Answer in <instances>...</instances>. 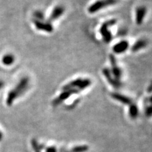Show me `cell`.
Here are the masks:
<instances>
[{"instance_id": "obj_11", "label": "cell", "mask_w": 152, "mask_h": 152, "mask_svg": "<svg viewBox=\"0 0 152 152\" xmlns=\"http://www.w3.org/2000/svg\"><path fill=\"white\" fill-rule=\"evenodd\" d=\"M129 42L126 40H122L118 42L115 45H114V46L112 48V50L114 52V53L120 55L125 53V52L127 51V50L129 49Z\"/></svg>"}, {"instance_id": "obj_6", "label": "cell", "mask_w": 152, "mask_h": 152, "mask_svg": "<svg viewBox=\"0 0 152 152\" xmlns=\"http://www.w3.org/2000/svg\"><path fill=\"white\" fill-rule=\"evenodd\" d=\"M32 22L37 30L46 33H51L54 30L52 23L48 20H37L33 19Z\"/></svg>"}, {"instance_id": "obj_9", "label": "cell", "mask_w": 152, "mask_h": 152, "mask_svg": "<svg viewBox=\"0 0 152 152\" xmlns=\"http://www.w3.org/2000/svg\"><path fill=\"white\" fill-rule=\"evenodd\" d=\"M65 11V8L64 6L58 5L55 7L53 10H52V11L48 18V21L52 22L58 20L59 18H60L64 15Z\"/></svg>"}, {"instance_id": "obj_4", "label": "cell", "mask_w": 152, "mask_h": 152, "mask_svg": "<svg viewBox=\"0 0 152 152\" xmlns=\"http://www.w3.org/2000/svg\"><path fill=\"white\" fill-rule=\"evenodd\" d=\"M117 3V0H98L88 7V11L90 14H94Z\"/></svg>"}, {"instance_id": "obj_16", "label": "cell", "mask_w": 152, "mask_h": 152, "mask_svg": "<svg viewBox=\"0 0 152 152\" xmlns=\"http://www.w3.org/2000/svg\"><path fill=\"white\" fill-rule=\"evenodd\" d=\"M89 150V146L88 145H77L75 146L70 150V152H86Z\"/></svg>"}, {"instance_id": "obj_15", "label": "cell", "mask_w": 152, "mask_h": 152, "mask_svg": "<svg viewBox=\"0 0 152 152\" xmlns=\"http://www.w3.org/2000/svg\"><path fill=\"white\" fill-rule=\"evenodd\" d=\"M15 58L13 55L8 53L4 55L2 58V63L3 65L6 66L12 65L14 62H15Z\"/></svg>"}, {"instance_id": "obj_19", "label": "cell", "mask_w": 152, "mask_h": 152, "mask_svg": "<svg viewBox=\"0 0 152 152\" xmlns=\"http://www.w3.org/2000/svg\"><path fill=\"white\" fill-rule=\"evenodd\" d=\"M152 113V107L151 104H146L145 108V114L146 117H150L151 116Z\"/></svg>"}, {"instance_id": "obj_13", "label": "cell", "mask_w": 152, "mask_h": 152, "mask_svg": "<svg viewBox=\"0 0 152 152\" xmlns=\"http://www.w3.org/2000/svg\"><path fill=\"white\" fill-rule=\"evenodd\" d=\"M148 45V41L146 39H140L137 40L131 47V51L136 53L141 50L145 49Z\"/></svg>"}, {"instance_id": "obj_18", "label": "cell", "mask_w": 152, "mask_h": 152, "mask_svg": "<svg viewBox=\"0 0 152 152\" xmlns=\"http://www.w3.org/2000/svg\"><path fill=\"white\" fill-rule=\"evenodd\" d=\"M31 145L33 151L34 152H41L42 150H41L39 147V144L37 140L32 139L31 141Z\"/></svg>"}, {"instance_id": "obj_17", "label": "cell", "mask_w": 152, "mask_h": 152, "mask_svg": "<svg viewBox=\"0 0 152 152\" xmlns=\"http://www.w3.org/2000/svg\"><path fill=\"white\" fill-rule=\"evenodd\" d=\"M33 17L34 20H45V14L42 11L36 10L33 13Z\"/></svg>"}, {"instance_id": "obj_7", "label": "cell", "mask_w": 152, "mask_h": 152, "mask_svg": "<svg viewBox=\"0 0 152 152\" xmlns=\"http://www.w3.org/2000/svg\"><path fill=\"white\" fill-rule=\"evenodd\" d=\"M103 75L107 79V82L115 89H119L122 86V83L121 80L116 79L112 75L110 69L108 68H104L102 70Z\"/></svg>"}, {"instance_id": "obj_20", "label": "cell", "mask_w": 152, "mask_h": 152, "mask_svg": "<svg viewBox=\"0 0 152 152\" xmlns=\"http://www.w3.org/2000/svg\"><path fill=\"white\" fill-rule=\"evenodd\" d=\"M45 151L46 152H56L57 150H56V148L55 146H51L46 147Z\"/></svg>"}, {"instance_id": "obj_24", "label": "cell", "mask_w": 152, "mask_h": 152, "mask_svg": "<svg viewBox=\"0 0 152 152\" xmlns=\"http://www.w3.org/2000/svg\"><path fill=\"white\" fill-rule=\"evenodd\" d=\"M65 152H70V151H65Z\"/></svg>"}, {"instance_id": "obj_8", "label": "cell", "mask_w": 152, "mask_h": 152, "mask_svg": "<svg viewBox=\"0 0 152 152\" xmlns=\"http://www.w3.org/2000/svg\"><path fill=\"white\" fill-rule=\"evenodd\" d=\"M109 58H110V62L112 66L110 71L112 75L116 79L121 80V79L122 75V72L121 69L118 66L117 64V61L115 56L113 55H110Z\"/></svg>"}, {"instance_id": "obj_5", "label": "cell", "mask_w": 152, "mask_h": 152, "mask_svg": "<svg viewBox=\"0 0 152 152\" xmlns=\"http://www.w3.org/2000/svg\"><path fill=\"white\" fill-rule=\"evenodd\" d=\"M78 93H79L78 91L74 89L62 90V92H61L56 98H55L53 100V102H52V105L54 107H58L60 104L66 100V99H68L71 96H72L74 94H77Z\"/></svg>"}, {"instance_id": "obj_12", "label": "cell", "mask_w": 152, "mask_h": 152, "mask_svg": "<svg viewBox=\"0 0 152 152\" xmlns=\"http://www.w3.org/2000/svg\"><path fill=\"white\" fill-rule=\"evenodd\" d=\"M110 96L114 100L119 102L123 104H126V105H130L132 103V99L131 98L119 93H112L110 94Z\"/></svg>"}, {"instance_id": "obj_10", "label": "cell", "mask_w": 152, "mask_h": 152, "mask_svg": "<svg viewBox=\"0 0 152 152\" xmlns=\"http://www.w3.org/2000/svg\"><path fill=\"white\" fill-rule=\"evenodd\" d=\"M147 10L144 6L137 7L135 10V22L137 26L141 25L145 20Z\"/></svg>"}, {"instance_id": "obj_1", "label": "cell", "mask_w": 152, "mask_h": 152, "mask_svg": "<svg viewBox=\"0 0 152 152\" xmlns=\"http://www.w3.org/2000/svg\"><path fill=\"white\" fill-rule=\"evenodd\" d=\"M30 80L27 77H22L15 88L9 91L7 95L6 103L8 106H11L16 99L20 98L22 94H24L29 87Z\"/></svg>"}, {"instance_id": "obj_2", "label": "cell", "mask_w": 152, "mask_h": 152, "mask_svg": "<svg viewBox=\"0 0 152 152\" xmlns=\"http://www.w3.org/2000/svg\"><path fill=\"white\" fill-rule=\"evenodd\" d=\"M91 84L92 81L91 79L88 78L79 77L71 80L70 82L64 85L62 88V90L74 89L80 93L83 90L89 88Z\"/></svg>"}, {"instance_id": "obj_14", "label": "cell", "mask_w": 152, "mask_h": 152, "mask_svg": "<svg viewBox=\"0 0 152 152\" xmlns=\"http://www.w3.org/2000/svg\"><path fill=\"white\" fill-rule=\"evenodd\" d=\"M139 115V108L136 104L132 103L129 108V115L131 119H136Z\"/></svg>"}, {"instance_id": "obj_23", "label": "cell", "mask_w": 152, "mask_h": 152, "mask_svg": "<svg viewBox=\"0 0 152 152\" xmlns=\"http://www.w3.org/2000/svg\"><path fill=\"white\" fill-rule=\"evenodd\" d=\"M148 92L151 93V85H150L148 87Z\"/></svg>"}, {"instance_id": "obj_22", "label": "cell", "mask_w": 152, "mask_h": 152, "mask_svg": "<svg viewBox=\"0 0 152 152\" xmlns=\"http://www.w3.org/2000/svg\"><path fill=\"white\" fill-rule=\"evenodd\" d=\"M3 134L2 131L0 130V141L3 140Z\"/></svg>"}, {"instance_id": "obj_21", "label": "cell", "mask_w": 152, "mask_h": 152, "mask_svg": "<svg viewBox=\"0 0 152 152\" xmlns=\"http://www.w3.org/2000/svg\"><path fill=\"white\" fill-rule=\"evenodd\" d=\"M4 83L3 81V80H0V90L4 87Z\"/></svg>"}, {"instance_id": "obj_3", "label": "cell", "mask_w": 152, "mask_h": 152, "mask_svg": "<svg viewBox=\"0 0 152 152\" xmlns=\"http://www.w3.org/2000/svg\"><path fill=\"white\" fill-rule=\"evenodd\" d=\"M116 23L117 20L115 19H110V20L104 22L99 28V33L105 43H110L112 40L113 36L110 30V27L113 26Z\"/></svg>"}]
</instances>
